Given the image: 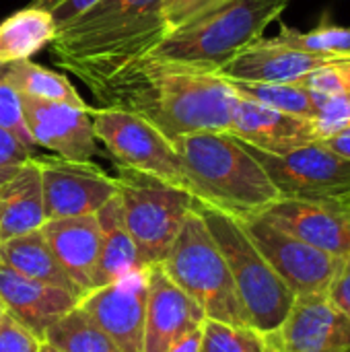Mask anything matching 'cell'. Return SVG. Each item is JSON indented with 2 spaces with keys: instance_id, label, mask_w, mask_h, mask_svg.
Instances as JSON below:
<instances>
[{
  "instance_id": "cell-4",
  "label": "cell",
  "mask_w": 350,
  "mask_h": 352,
  "mask_svg": "<svg viewBox=\"0 0 350 352\" xmlns=\"http://www.w3.org/2000/svg\"><path fill=\"white\" fill-rule=\"evenodd\" d=\"M291 0H227L169 33L149 56L219 72L241 50L264 37Z\"/></svg>"
},
{
  "instance_id": "cell-15",
  "label": "cell",
  "mask_w": 350,
  "mask_h": 352,
  "mask_svg": "<svg viewBox=\"0 0 350 352\" xmlns=\"http://www.w3.org/2000/svg\"><path fill=\"white\" fill-rule=\"evenodd\" d=\"M260 214L285 233L330 256H350V208L342 200L281 198Z\"/></svg>"
},
{
  "instance_id": "cell-31",
  "label": "cell",
  "mask_w": 350,
  "mask_h": 352,
  "mask_svg": "<svg viewBox=\"0 0 350 352\" xmlns=\"http://www.w3.org/2000/svg\"><path fill=\"white\" fill-rule=\"evenodd\" d=\"M227 0H161V14L167 35L204 16Z\"/></svg>"
},
{
  "instance_id": "cell-32",
  "label": "cell",
  "mask_w": 350,
  "mask_h": 352,
  "mask_svg": "<svg viewBox=\"0 0 350 352\" xmlns=\"http://www.w3.org/2000/svg\"><path fill=\"white\" fill-rule=\"evenodd\" d=\"M41 338L17 322L8 311H0V352H39Z\"/></svg>"
},
{
  "instance_id": "cell-35",
  "label": "cell",
  "mask_w": 350,
  "mask_h": 352,
  "mask_svg": "<svg viewBox=\"0 0 350 352\" xmlns=\"http://www.w3.org/2000/svg\"><path fill=\"white\" fill-rule=\"evenodd\" d=\"M97 0H31L29 6L45 10L60 27H64L66 23H70L74 16H78L83 10H87L89 6H93Z\"/></svg>"
},
{
  "instance_id": "cell-33",
  "label": "cell",
  "mask_w": 350,
  "mask_h": 352,
  "mask_svg": "<svg viewBox=\"0 0 350 352\" xmlns=\"http://www.w3.org/2000/svg\"><path fill=\"white\" fill-rule=\"evenodd\" d=\"M316 126H318L320 138L330 136V134L350 126V95L320 97V109L316 116Z\"/></svg>"
},
{
  "instance_id": "cell-21",
  "label": "cell",
  "mask_w": 350,
  "mask_h": 352,
  "mask_svg": "<svg viewBox=\"0 0 350 352\" xmlns=\"http://www.w3.org/2000/svg\"><path fill=\"white\" fill-rule=\"evenodd\" d=\"M43 223L41 175L31 157L0 188V243L37 231Z\"/></svg>"
},
{
  "instance_id": "cell-1",
  "label": "cell",
  "mask_w": 350,
  "mask_h": 352,
  "mask_svg": "<svg viewBox=\"0 0 350 352\" xmlns=\"http://www.w3.org/2000/svg\"><path fill=\"white\" fill-rule=\"evenodd\" d=\"M99 109L132 113L169 140L196 132H229L237 93L219 72L144 56L89 89Z\"/></svg>"
},
{
  "instance_id": "cell-23",
  "label": "cell",
  "mask_w": 350,
  "mask_h": 352,
  "mask_svg": "<svg viewBox=\"0 0 350 352\" xmlns=\"http://www.w3.org/2000/svg\"><path fill=\"white\" fill-rule=\"evenodd\" d=\"M0 264L17 270L29 278L66 289V291L83 297L78 293V289L74 287V283L68 278V274L58 264L56 256L52 254V250L39 229L2 241L0 243Z\"/></svg>"
},
{
  "instance_id": "cell-27",
  "label": "cell",
  "mask_w": 350,
  "mask_h": 352,
  "mask_svg": "<svg viewBox=\"0 0 350 352\" xmlns=\"http://www.w3.org/2000/svg\"><path fill=\"white\" fill-rule=\"evenodd\" d=\"M239 97L252 99L266 107L303 116L316 120L320 109V97L311 93L303 82H243L229 80Z\"/></svg>"
},
{
  "instance_id": "cell-25",
  "label": "cell",
  "mask_w": 350,
  "mask_h": 352,
  "mask_svg": "<svg viewBox=\"0 0 350 352\" xmlns=\"http://www.w3.org/2000/svg\"><path fill=\"white\" fill-rule=\"evenodd\" d=\"M0 80L25 97L87 107V103L83 101L74 85L68 82L66 76H62L60 72L47 70L31 60H17V62L0 64Z\"/></svg>"
},
{
  "instance_id": "cell-22",
  "label": "cell",
  "mask_w": 350,
  "mask_h": 352,
  "mask_svg": "<svg viewBox=\"0 0 350 352\" xmlns=\"http://www.w3.org/2000/svg\"><path fill=\"white\" fill-rule=\"evenodd\" d=\"M97 223L101 229V254H99V270H97V287L113 283L126 274L142 270V262L134 239L124 223V210L120 196L116 194L107 200L97 212Z\"/></svg>"
},
{
  "instance_id": "cell-36",
  "label": "cell",
  "mask_w": 350,
  "mask_h": 352,
  "mask_svg": "<svg viewBox=\"0 0 350 352\" xmlns=\"http://www.w3.org/2000/svg\"><path fill=\"white\" fill-rule=\"evenodd\" d=\"M33 157V148L25 144L8 128L0 126V167H19Z\"/></svg>"
},
{
  "instance_id": "cell-13",
  "label": "cell",
  "mask_w": 350,
  "mask_h": 352,
  "mask_svg": "<svg viewBox=\"0 0 350 352\" xmlns=\"http://www.w3.org/2000/svg\"><path fill=\"white\" fill-rule=\"evenodd\" d=\"M266 342L274 352H350V320L328 295L295 297Z\"/></svg>"
},
{
  "instance_id": "cell-24",
  "label": "cell",
  "mask_w": 350,
  "mask_h": 352,
  "mask_svg": "<svg viewBox=\"0 0 350 352\" xmlns=\"http://www.w3.org/2000/svg\"><path fill=\"white\" fill-rule=\"evenodd\" d=\"M56 21L39 8L25 6L0 23V64L29 60L54 41Z\"/></svg>"
},
{
  "instance_id": "cell-6",
  "label": "cell",
  "mask_w": 350,
  "mask_h": 352,
  "mask_svg": "<svg viewBox=\"0 0 350 352\" xmlns=\"http://www.w3.org/2000/svg\"><path fill=\"white\" fill-rule=\"evenodd\" d=\"M161 266L167 276L202 307L208 320L250 326L225 256L194 206L186 214L184 225Z\"/></svg>"
},
{
  "instance_id": "cell-39",
  "label": "cell",
  "mask_w": 350,
  "mask_h": 352,
  "mask_svg": "<svg viewBox=\"0 0 350 352\" xmlns=\"http://www.w3.org/2000/svg\"><path fill=\"white\" fill-rule=\"evenodd\" d=\"M19 167H21V165H19ZM19 167H0V188L14 175V171H17Z\"/></svg>"
},
{
  "instance_id": "cell-10",
  "label": "cell",
  "mask_w": 350,
  "mask_h": 352,
  "mask_svg": "<svg viewBox=\"0 0 350 352\" xmlns=\"http://www.w3.org/2000/svg\"><path fill=\"white\" fill-rule=\"evenodd\" d=\"M260 254L295 297L328 295L347 258L330 256L274 227L262 214L239 219Z\"/></svg>"
},
{
  "instance_id": "cell-40",
  "label": "cell",
  "mask_w": 350,
  "mask_h": 352,
  "mask_svg": "<svg viewBox=\"0 0 350 352\" xmlns=\"http://www.w3.org/2000/svg\"><path fill=\"white\" fill-rule=\"evenodd\" d=\"M39 352H62V351H58V349H56V346H52L50 342L41 340V346H39Z\"/></svg>"
},
{
  "instance_id": "cell-42",
  "label": "cell",
  "mask_w": 350,
  "mask_h": 352,
  "mask_svg": "<svg viewBox=\"0 0 350 352\" xmlns=\"http://www.w3.org/2000/svg\"><path fill=\"white\" fill-rule=\"evenodd\" d=\"M266 352H274V351H272V349H268V351H266Z\"/></svg>"
},
{
  "instance_id": "cell-41",
  "label": "cell",
  "mask_w": 350,
  "mask_h": 352,
  "mask_svg": "<svg viewBox=\"0 0 350 352\" xmlns=\"http://www.w3.org/2000/svg\"><path fill=\"white\" fill-rule=\"evenodd\" d=\"M342 202H344V204H347V206H349V208H350V196H347V198H344Z\"/></svg>"
},
{
  "instance_id": "cell-7",
  "label": "cell",
  "mask_w": 350,
  "mask_h": 352,
  "mask_svg": "<svg viewBox=\"0 0 350 352\" xmlns=\"http://www.w3.org/2000/svg\"><path fill=\"white\" fill-rule=\"evenodd\" d=\"M116 182L124 223L134 239L142 266L161 264L192 208L194 196L155 175L120 165Z\"/></svg>"
},
{
  "instance_id": "cell-3",
  "label": "cell",
  "mask_w": 350,
  "mask_h": 352,
  "mask_svg": "<svg viewBox=\"0 0 350 352\" xmlns=\"http://www.w3.org/2000/svg\"><path fill=\"white\" fill-rule=\"evenodd\" d=\"M194 200L237 219L264 212L281 200L264 167L229 132H196L171 140Z\"/></svg>"
},
{
  "instance_id": "cell-2",
  "label": "cell",
  "mask_w": 350,
  "mask_h": 352,
  "mask_svg": "<svg viewBox=\"0 0 350 352\" xmlns=\"http://www.w3.org/2000/svg\"><path fill=\"white\" fill-rule=\"evenodd\" d=\"M167 29L161 0H97L58 29L52 54L89 89L149 56Z\"/></svg>"
},
{
  "instance_id": "cell-12",
  "label": "cell",
  "mask_w": 350,
  "mask_h": 352,
  "mask_svg": "<svg viewBox=\"0 0 350 352\" xmlns=\"http://www.w3.org/2000/svg\"><path fill=\"white\" fill-rule=\"evenodd\" d=\"M146 268L97 287L80 297L78 307L122 352H142L146 318Z\"/></svg>"
},
{
  "instance_id": "cell-20",
  "label": "cell",
  "mask_w": 350,
  "mask_h": 352,
  "mask_svg": "<svg viewBox=\"0 0 350 352\" xmlns=\"http://www.w3.org/2000/svg\"><path fill=\"white\" fill-rule=\"evenodd\" d=\"M78 301L80 297L66 289L29 278L0 264V305L41 340L45 330Z\"/></svg>"
},
{
  "instance_id": "cell-11",
  "label": "cell",
  "mask_w": 350,
  "mask_h": 352,
  "mask_svg": "<svg viewBox=\"0 0 350 352\" xmlns=\"http://www.w3.org/2000/svg\"><path fill=\"white\" fill-rule=\"evenodd\" d=\"M33 161L41 175L45 221L95 214L118 194L116 177L91 161H70L58 155H33Z\"/></svg>"
},
{
  "instance_id": "cell-14",
  "label": "cell",
  "mask_w": 350,
  "mask_h": 352,
  "mask_svg": "<svg viewBox=\"0 0 350 352\" xmlns=\"http://www.w3.org/2000/svg\"><path fill=\"white\" fill-rule=\"evenodd\" d=\"M21 107L35 146H43L70 161H91L101 153L93 128V107H76L25 95H21Z\"/></svg>"
},
{
  "instance_id": "cell-26",
  "label": "cell",
  "mask_w": 350,
  "mask_h": 352,
  "mask_svg": "<svg viewBox=\"0 0 350 352\" xmlns=\"http://www.w3.org/2000/svg\"><path fill=\"white\" fill-rule=\"evenodd\" d=\"M43 340L62 352H122L78 305L56 320Z\"/></svg>"
},
{
  "instance_id": "cell-43",
  "label": "cell",
  "mask_w": 350,
  "mask_h": 352,
  "mask_svg": "<svg viewBox=\"0 0 350 352\" xmlns=\"http://www.w3.org/2000/svg\"><path fill=\"white\" fill-rule=\"evenodd\" d=\"M0 311H2V305H0Z\"/></svg>"
},
{
  "instance_id": "cell-37",
  "label": "cell",
  "mask_w": 350,
  "mask_h": 352,
  "mask_svg": "<svg viewBox=\"0 0 350 352\" xmlns=\"http://www.w3.org/2000/svg\"><path fill=\"white\" fill-rule=\"evenodd\" d=\"M328 297L350 320V256L342 262V268L338 270V274L328 291Z\"/></svg>"
},
{
  "instance_id": "cell-16",
  "label": "cell",
  "mask_w": 350,
  "mask_h": 352,
  "mask_svg": "<svg viewBox=\"0 0 350 352\" xmlns=\"http://www.w3.org/2000/svg\"><path fill=\"white\" fill-rule=\"evenodd\" d=\"M146 318L142 352H167L177 340L202 328L206 314L163 270L146 266Z\"/></svg>"
},
{
  "instance_id": "cell-29",
  "label": "cell",
  "mask_w": 350,
  "mask_h": 352,
  "mask_svg": "<svg viewBox=\"0 0 350 352\" xmlns=\"http://www.w3.org/2000/svg\"><path fill=\"white\" fill-rule=\"evenodd\" d=\"M266 336L252 326H233L217 320H204L200 352H266Z\"/></svg>"
},
{
  "instance_id": "cell-5",
  "label": "cell",
  "mask_w": 350,
  "mask_h": 352,
  "mask_svg": "<svg viewBox=\"0 0 350 352\" xmlns=\"http://www.w3.org/2000/svg\"><path fill=\"white\" fill-rule=\"evenodd\" d=\"M192 206L200 212L225 256L248 324L264 336L272 334L287 318L295 295L260 254L237 217L198 200H194Z\"/></svg>"
},
{
  "instance_id": "cell-28",
  "label": "cell",
  "mask_w": 350,
  "mask_h": 352,
  "mask_svg": "<svg viewBox=\"0 0 350 352\" xmlns=\"http://www.w3.org/2000/svg\"><path fill=\"white\" fill-rule=\"evenodd\" d=\"M287 45L330 58H350V27L332 23L330 14L324 12L314 29L299 31L289 25H281V33L276 35Z\"/></svg>"
},
{
  "instance_id": "cell-18",
  "label": "cell",
  "mask_w": 350,
  "mask_h": 352,
  "mask_svg": "<svg viewBox=\"0 0 350 352\" xmlns=\"http://www.w3.org/2000/svg\"><path fill=\"white\" fill-rule=\"evenodd\" d=\"M336 58L295 50L278 37H260L241 50L219 74L243 82H303L316 68Z\"/></svg>"
},
{
  "instance_id": "cell-30",
  "label": "cell",
  "mask_w": 350,
  "mask_h": 352,
  "mask_svg": "<svg viewBox=\"0 0 350 352\" xmlns=\"http://www.w3.org/2000/svg\"><path fill=\"white\" fill-rule=\"evenodd\" d=\"M303 85L320 97L350 95V58H336L316 68Z\"/></svg>"
},
{
  "instance_id": "cell-38",
  "label": "cell",
  "mask_w": 350,
  "mask_h": 352,
  "mask_svg": "<svg viewBox=\"0 0 350 352\" xmlns=\"http://www.w3.org/2000/svg\"><path fill=\"white\" fill-rule=\"evenodd\" d=\"M200 342H202V328H198L192 334L177 340L167 352H200Z\"/></svg>"
},
{
  "instance_id": "cell-19",
  "label": "cell",
  "mask_w": 350,
  "mask_h": 352,
  "mask_svg": "<svg viewBox=\"0 0 350 352\" xmlns=\"http://www.w3.org/2000/svg\"><path fill=\"white\" fill-rule=\"evenodd\" d=\"M39 231L78 293L87 295L93 291L97 285L101 254V229L97 217L85 214L50 219L41 225Z\"/></svg>"
},
{
  "instance_id": "cell-9",
  "label": "cell",
  "mask_w": 350,
  "mask_h": 352,
  "mask_svg": "<svg viewBox=\"0 0 350 352\" xmlns=\"http://www.w3.org/2000/svg\"><path fill=\"white\" fill-rule=\"evenodd\" d=\"M250 153L264 167L281 198L344 200L350 196V161L320 140L285 155H268L256 148Z\"/></svg>"
},
{
  "instance_id": "cell-17",
  "label": "cell",
  "mask_w": 350,
  "mask_h": 352,
  "mask_svg": "<svg viewBox=\"0 0 350 352\" xmlns=\"http://www.w3.org/2000/svg\"><path fill=\"white\" fill-rule=\"evenodd\" d=\"M229 134L268 155H285L320 140L316 120L285 113L245 97H237Z\"/></svg>"
},
{
  "instance_id": "cell-34",
  "label": "cell",
  "mask_w": 350,
  "mask_h": 352,
  "mask_svg": "<svg viewBox=\"0 0 350 352\" xmlns=\"http://www.w3.org/2000/svg\"><path fill=\"white\" fill-rule=\"evenodd\" d=\"M0 126L8 128L12 134H17L25 144L35 148L33 138L27 130L25 118H23V107H21V95L8 87L6 82L0 80Z\"/></svg>"
},
{
  "instance_id": "cell-8",
  "label": "cell",
  "mask_w": 350,
  "mask_h": 352,
  "mask_svg": "<svg viewBox=\"0 0 350 352\" xmlns=\"http://www.w3.org/2000/svg\"><path fill=\"white\" fill-rule=\"evenodd\" d=\"M93 128L97 140L120 167L138 169L188 190V179L173 142L153 124L120 109L97 107L93 111Z\"/></svg>"
}]
</instances>
